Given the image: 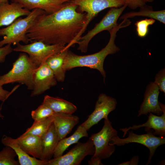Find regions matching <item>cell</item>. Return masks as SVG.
I'll list each match as a JSON object with an SVG mask.
<instances>
[{"label": "cell", "instance_id": "10", "mask_svg": "<svg viewBox=\"0 0 165 165\" xmlns=\"http://www.w3.org/2000/svg\"><path fill=\"white\" fill-rule=\"evenodd\" d=\"M70 4L86 14L85 31L92 20L100 12L108 8H119L126 3V0H71Z\"/></svg>", "mask_w": 165, "mask_h": 165}, {"label": "cell", "instance_id": "24", "mask_svg": "<svg viewBox=\"0 0 165 165\" xmlns=\"http://www.w3.org/2000/svg\"><path fill=\"white\" fill-rule=\"evenodd\" d=\"M140 8L139 11L127 13L121 16L120 19L124 20L135 16H144L157 20L163 24H165V10L154 11L151 6L145 5Z\"/></svg>", "mask_w": 165, "mask_h": 165}, {"label": "cell", "instance_id": "21", "mask_svg": "<svg viewBox=\"0 0 165 165\" xmlns=\"http://www.w3.org/2000/svg\"><path fill=\"white\" fill-rule=\"evenodd\" d=\"M68 49H65L51 55L45 62L52 71L57 81L63 82L64 80L66 71L64 68V63Z\"/></svg>", "mask_w": 165, "mask_h": 165}, {"label": "cell", "instance_id": "27", "mask_svg": "<svg viewBox=\"0 0 165 165\" xmlns=\"http://www.w3.org/2000/svg\"><path fill=\"white\" fill-rule=\"evenodd\" d=\"M54 112L48 106L42 104L31 112V117L34 121L41 120L53 116Z\"/></svg>", "mask_w": 165, "mask_h": 165}, {"label": "cell", "instance_id": "4", "mask_svg": "<svg viewBox=\"0 0 165 165\" xmlns=\"http://www.w3.org/2000/svg\"><path fill=\"white\" fill-rule=\"evenodd\" d=\"M37 67L26 53L20 54L13 63L12 69L7 73L0 76V82L5 84L18 82L26 85L28 89L32 90V75Z\"/></svg>", "mask_w": 165, "mask_h": 165}, {"label": "cell", "instance_id": "28", "mask_svg": "<svg viewBox=\"0 0 165 165\" xmlns=\"http://www.w3.org/2000/svg\"><path fill=\"white\" fill-rule=\"evenodd\" d=\"M155 19H146L136 21L135 24L138 35L140 37H144L147 34L148 31V27L155 22Z\"/></svg>", "mask_w": 165, "mask_h": 165}, {"label": "cell", "instance_id": "29", "mask_svg": "<svg viewBox=\"0 0 165 165\" xmlns=\"http://www.w3.org/2000/svg\"><path fill=\"white\" fill-rule=\"evenodd\" d=\"M155 83L159 88L160 90L165 93V68H162L156 74Z\"/></svg>", "mask_w": 165, "mask_h": 165}, {"label": "cell", "instance_id": "18", "mask_svg": "<svg viewBox=\"0 0 165 165\" xmlns=\"http://www.w3.org/2000/svg\"><path fill=\"white\" fill-rule=\"evenodd\" d=\"M16 142L27 154L41 160L42 150L41 138L31 134L20 136L14 139Z\"/></svg>", "mask_w": 165, "mask_h": 165}, {"label": "cell", "instance_id": "9", "mask_svg": "<svg viewBox=\"0 0 165 165\" xmlns=\"http://www.w3.org/2000/svg\"><path fill=\"white\" fill-rule=\"evenodd\" d=\"M94 152L93 142L89 138L85 142H78L65 154L47 161L46 165H79L86 156Z\"/></svg>", "mask_w": 165, "mask_h": 165}, {"label": "cell", "instance_id": "25", "mask_svg": "<svg viewBox=\"0 0 165 165\" xmlns=\"http://www.w3.org/2000/svg\"><path fill=\"white\" fill-rule=\"evenodd\" d=\"M53 116L41 120L34 121L31 126L28 128L25 132L20 136L31 134L41 138L47 131L53 123Z\"/></svg>", "mask_w": 165, "mask_h": 165}, {"label": "cell", "instance_id": "17", "mask_svg": "<svg viewBox=\"0 0 165 165\" xmlns=\"http://www.w3.org/2000/svg\"><path fill=\"white\" fill-rule=\"evenodd\" d=\"M72 114L54 113L53 123L59 141L71 133L79 122V117Z\"/></svg>", "mask_w": 165, "mask_h": 165}, {"label": "cell", "instance_id": "35", "mask_svg": "<svg viewBox=\"0 0 165 165\" xmlns=\"http://www.w3.org/2000/svg\"><path fill=\"white\" fill-rule=\"evenodd\" d=\"M9 0H0V3L8 2Z\"/></svg>", "mask_w": 165, "mask_h": 165}, {"label": "cell", "instance_id": "23", "mask_svg": "<svg viewBox=\"0 0 165 165\" xmlns=\"http://www.w3.org/2000/svg\"><path fill=\"white\" fill-rule=\"evenodd\" d=\"M42 104L48 106L54 113L72 114L77 110V107L72 103L58 97L46 95Z\"/></svg>", "mask_w": 165, "mask_h": 165}, {"label": "cell", "instance_id": "19", "mask_svg": "<svg viewBox=\"0 0 165 165\" xmlns=\"http://www.w3.org/2000/svg\"><path fill=\"white\" fill-rule=\"evenodd\" d=\"M1 142L5 146H9L15 151L18 156V161L20 165H46L47 160L38 159L25 152L11 137L4 135Z\"/></svg>", "mask_w": 165, "mask_h": 165}, {"label": "cell", "instance_id": "22", "mask_svg": "<svg viewBox=\"0 0 165 165\" xmlns=\"http://www.w3.org/2000/svg\"><path fill=\"white\" fill-rule=\"evenodd\" d=\"M87 131L85 127L81 124L78 127L72 135L60 140L54 152L53 158L61 156L69 146L77 143L81 138L87 137Z\"/></svg>", "mask_w": 165, "mask_h": 165}, {"label": "cell", "instance_id": "15", "mask_svg": "<svg viewBox=\"0 0 165 165\" xmlns=\"http://www.w3.org/2000/svg\"><path fill=\"white\" fill-rule=\"evenodd\" d=\"M71 0H11L29 10L35 9L42 10L47 14L55 13L68 5Z\"/></svg>", "mask_w": 165, "mask_h": 165}, {"label": "cell", "instance_id": "26", "mask_svg": "<svg viewBox=\"0 0 165 165\" xmlns=\"http://www.w3.org/2000/svg\"><path fill=\"white\" fill-rule=\"evenodd\" d=\"M0 151V165H19L18 161L15 158L16 155L10 147L6 146Z\"/></svg>", "mask_w": 165, "mask_h": 165}, {"label": "cell", "instance_id": "16", "mask_svg": "<svg viewBox=\"0 0 165 165\" xmlns=\"http://www.w3.org/2000/svg\"><path fill=\"white\" fill-rule=\"evenodd\" d=\"M31 11L16 2L0 3V28L8 26L21 16L28 15Z\"/></svg>", "mask_w": 165, "mask_h": 165}, {"label": "cell", "instance_id": "38", "mask_svg": "<svg viewBox=\"0 0 165 165\" xmlns=\"http://www.w3.org/2000/svg\"><path fill=\"white\" fill-rule=\"evenodd\" d=\"M144 1H145V2L146 3V2H147V0H144Z\"/></svg>", "mask_w": 165, "mask_h": 165}, {"label": "cell", "instance_id": "32", "mask_svg": "<svg viewBox=\"0 0 165 165\" xmlns=\"http://www.w3.org/2000/svg\"><path fill=\"white\" fill-rule=\"evenodd\" d=\"M2 85L0 82V101L4 102L13 92L12 90L11 92L4 90L2 87Z\"/></svg>", "mask_w": 165, "mask_h": 165}, {"label": "cell", "instance_id": "6", "mask_svg": "<svg viewBox=\"0 0 165 165\" xmlns=\"http://www.w3.org/2000/svg\"><path fill=\"white\" fill-rule=\"evenodd\" d=\"M104 119V125L101 130L89 138L95 148L93 156L101 160L109 157L114 152L115 145H111L110 142L112 137L118 135L117 131L113 127L108 117Z\"/></svg>", "mask_w": 165, "mask_h": 165}, {"label": "cell", "instance_id": "36", "mask_svg": "<svg viewBox=\"0 0 165 165\" xmlns=\"http://www.w3.org/2000/svg\"><path fill=\"white\" fill-rule=\"evenodd\" d=\"M2 108L1 107H0V117L1 118H3L4 117V116H3L1 114V111L2 110Z\"/></svg>", "mask_w": 165, "mask_h": 165}, {"label": "cell", "instance_id": "1", "mask_svg": "<svg viewBox=\"0 0 165 165\" xmlns=\"http://www.w3.org/2000/svg\"><path fill=\"white\" fill-rule=\"evenodd\" d=\"M76 5L69 4L51 14L38 16L28 30L30 41H40L49 44H60L69 48L76 43L85 31L86 14L78 11Z\"/></svg>", "mask_w": 165, "mask_h": 165}, {"label": "cell", "instance_id": "11", "mask_svg": "<svg viewBox=\"0 0 165 165\" xmlns=\"http://www.w3.org/2000/svg\"><path fill=\"white\" fill-rule=\"evenodd\" d=\"M115 98L102 93L98 97L93 112L82 124L88 130L103 119L108 117V114L114 110L117 104Z\"/></svg>", "mask_w": 165, "mask_h": 165}, {"label": "cell", "instance_id": "13", "mask_svg": "<svg viewBox=\"0 0 165 165\" xmlns=\"http://www.w3.org/2000/svg\"><path fill=\"white\" fill-rule=\"evenodd\" d=\"M160 93L159 87L154 82H152L147 86L143 101L138 112V116L147 115L149 112L160 115L163 111L158 101Z\"/></svg>", "mask_w": 165, "mask_h": 165}, {"label": "cell", "instance_id": "20", "mask_svg": "<svg viewBox=\"0 0 165 165\" xmlns=\"http://www.w3.org/2000/svg\"><path fill=\"white\" fill-rule=\"evenodd\" d=\"M59 139L53 123L41 138L42 157L41 160L48 161L53 156Z\"/></svg>", "mask_w": 165, "mask_h": 165}, {"label": "cell", "instance_id": "12", "mask_svg": "<svg viewBox=\"0 0 165 165\" xmlns=\"http://www.w3.org/2000/svg\"><path fill=\"white\" fill-rule=\"evenodd\" d=\"M54 75L44 62L34 70L32 75L33 88L31 96L40 95L57 83Z\"/></svg>", "mask_w": 165, "mask_h": 165}, {"label": "cell", "instance_id": "37", "mask_svg": "<svg viewBox=\"0 0 165 165\" xmlns=\"http://www.w3.org/2000/svg\"><path fill=\"white\" fill-rule=\"evenodd\" d=\"M154 0H147V2H152Z\"/></svg>", "mask_w": 165, "mask_h": 165}, {"label": "cell", "instance_id": "30", "mask_svg": "<svg viewBox=\"0 0 165 165\" xmlns=\"http://www.w3.org/2000/svg\"><path fill=\"white\" fill-rule=\"evenodd\" d=\"M13 51L11 44H6L3 47H0V63L4 62L6 56Z\"/></svg>", "mask_w": 165, "mask_h": 165}, {"label": "cell", "instance_id": "2", "mask_svg": "<svg viewBox=\"0 0 165 165\" xmlns=\"http://www.w3.org/2000/svg\"><path fill=\"white\" fill-rule=\"evenodd\" d=\"M130 25L129 21L124 20L120 24L109 31L110 38L106 46L96 53L86 55H76L68 50L65 57L64 68L66 71L77 67H87L98 70L102 75L104 81L106 78V72L103 64L106 57L109 54H113L120 50L115 44L116 33L119 30Z\"/></svg>", "mask_w": 165, "mask_h": 165}, {"label": "cell", "instance_id": "14", "mask_svg": "<svg viewBox=\"0 0 165 165\" xmlns=\"http://www.w3.org/2000/svg\"><path fill=\"white\" fill-rule=\"evenodd\" d=\"M160 104L163 111V114L161 116L154 115L149 112L148 119L145 123L142 124L134 125L128 128H121L120 130L124 133L123 137L127 134L130 130H136L140 128L145 127V130L148 132L150 130L153 131L154 135H159L160 137L165 136V105L160 102Z\"/></svg>", "mask_w": 165, "mask_h": 165}, {"label": "cell", "instance_id": "34", "mask_svg": "<svg viewBox=\"0 0 165 165\" xmlns=\"http://www.w3.org/2000/svg\"><path fill=\"white\" fill-rule=\"evenodd\" d=\"M101 160L95 158L93 156L88 162L89 165H102L103 164L101 162Z\"/></svg>", "mask_w": 165, "mask_h": 165}, {"label": "cell", "instance_id": "31", "mask_svg": "<svg viewBox=\"0 0 165 165\" xmlns=\"http://www.w3.org/2000/svg\"><path fill=\"white\" fill-rule=\"evenodd\" d=\"M126 1L127 6L133 9L142 7L146 3L144 0H126Z\"/></svg>", "mask_w": 165, "mask_h": 165}, {"label": "cell", "instance_id": "33", "mask_svg": "<svg viewBox=\"0 0 165 165\" xmlns=\"http://www.w3.org/2000/svg\"><path fill=\"white\" fill-rule=\"evenodd\" d=\"M139 158L138 156H133L129 161L123 162L119 165H137L139 162Z\"/></svg>", "mask_w": 165, "mask_h": 165}, {"label": "cell", "instance_id": "7", "mask_svg": "<svg viewBox=\"0 0 165 165\" xmlns=\"http://www.w3.org/2000/svg\"><path fill=\"white\" fill-rule=\"evenodd\" d=\"M127 6L126 3L119 8H111L99 23L85 35L79 38L76 43L79 46L78 50L82 52H86L90 42L95 36L103 31H109L117 26L118 19Z\"/></svg>", "mask_w": 165, "mask_h": 165}, {"label": "cell", "instance_id": "5", "mask_svg": "<svg viewBox=\"0 0 165 165\" xmlns=\"http://www.w3.org/2000/svg\"><path fill=\"white\" fill-rule=\"evenodd\" d=\"M32 42L26 45L19 43L13 51L26 53L37 68L45 62L49 57L63 51L66 47L60 44H46L40 41Z\"/></svg>", "mask_w": 165, "mask_h": 165}, {"label": "cell", "instance_id": "3", "mask_svg": "<svg viewBox=\"0 0 165 165\" xmlns=\"http://www.w3.org/2000/svg\"><path fill=\"white\" fill-rule=\"evenodd\" d=\"M45 13L42 9H34L25 17H20L6 28H0V36L3 37L0 41V47L8 44L16 45L21 42L28 44L30 41L27 35L28 31L37 17Z\"/></svg>", "mask_w": 165, "mask_h": 165}, {"label": "cell", "instance_id": "8", "mask_svg": "<svg viewBox=\"0 0 165 165\" xmlns=\"http://www.w3.org/2000/svg\"><path fill=\"white\" fill-rule=\"evenodd\" d=\"M128 136L125 138H121L117 135L112 137L110 144L111 145L118 146L124 145L130 143H136L142 145L148 148L149 150V155L146 165L151 162L152 159L157 148L165 143V138L163 137H157L153 134V131L150 130L147 133L138 134L133 132L132 130L128 131Z\"/></svg>", "mask_w": 165, "mask_h": 165}]
</instances>
